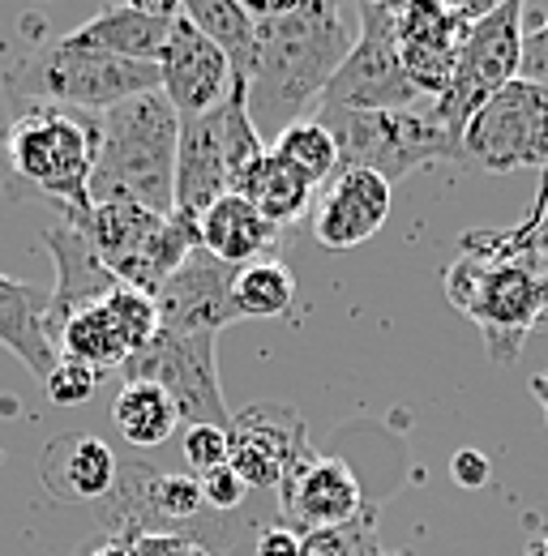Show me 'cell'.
Returning <instances> with one entry per match:
<instances>
[{"label":"cell","mask_w":548,"mask_h":556,"mask_svg":"<svg viewBox=\"0 0 548 556\" xmlns=\"http://www.w3.org/2000/svg\"><path fill=\"white\" fill-rule=\"evenodd\" d=\"M258 22L249 70V121L274 141L287 125L313 116L331 77L347 61L356 30L335 0H249Z\"/></svg>","instance_id":"6da1fadb"},{"label":"cell","mask_w":548,"mask_h":556,"mask_svg":"<svg viewBox=\"0 0 548 556\" xmlns=\"http://www.w3.org/2000/svg\"><path fill=\"white\" fill-rule=\"evenodd\" d=\"M176 138L180 116L163 90L125 99L99 116V154L90 172V206L125 202L150 214H176Z\"/></svg>","instance_id":"7a4b0ae2"},{"label":"cell","mask_w":548,"mask_h":556,"mask_svg":"<svg viewBox=\"0 0 548 556\" xmlns=\"http://www.w3.org/2000/svg\"><path fill=\"white\" fill-rule=\"evenodd\" d=\"M0 146H4L13 176L26 180L35 193L52 198L65 214V223L90 210L99 116L73 112V108H48V103H17Z\"/></svg>","instance_id":"3957f363"},{"label":"cell","mask_w":548,"mask_h":556,"mask_svg":"<svg viewBox=\"0 0 548 556\" xmlns=\"http://www.w3.org/2000/svg\"><path fill=\"white\" fill-rule=\"evenodd\" d=\"M4 94L17 103H48V108H73L103 116L108 108L159 90V65H137L108 52H90L68 43L65 35L57 43H39L22 61H13L0 77Z\"/></svg>","instance_id":"277c9868"},{"label":"cell","mask_w":548,"mask_h":556,"mask_svg":"<svg viewBox=\"0 0 548 556\" xmlns=\"http://www.w3.org/2000/svg\"><path fill=\"white\" fill-rule=\"evenodd\" d=\"M339 146V167L377 172L386 185L403 180L433 163H463V141L454 138L437 112V99H424L399 112H347L313 108Z\"/></svg>","instance_id":"5b68a950"},{"label":"cell","mask_w":548,"mask_h":556,"mask_svg":"<svg viewBox=\"0 0 548 556\" xmlns=\"http://www.w3.org/2000/svg\"><path fill=\"white\" fill-rule=\"evenodd\" d=\"M266 154V141L249 121V86L236 81L232 94L198 121H180L176 138V214L198 223L210 202L236 193L245 172Z\"/></svg>","instance_id":"8992f818"},{"label":"cell","mask_w":548,"mask_h":556,"mask_svg":"<svg viewBox=\"0 0 548 556\" xmlns=\"http://www.w3.org/2000/svg\"><path fill=\"white\" fill-rule=\"evenodd\" d=\"M73 227L90 240V249L116 275V282L137 287L146 295H154L198 249V223L180 214L163 218L125 202L90 206L82 218H73Z\"/></svg>","instance_id":"52a82bcc"},{"label":"cell","mask_w":548,"mask_h":556,"mask_svg":"<svg viewBox=\"0 0 548 556\" xmlns=\"http://www.w3.org/2000/svg\"><path fill=\"white\" fill-rule=\"evenodd\" d=\"M424 103L415 81L403 70L399 35H395V4H360L356 9V43L339 73L331 77L317 108L347 112H399Z\"/></svg>","instance_id":"ba28073f"},{"label":"cell","mask_w":548,"mask_h":556,"mask_svg":"<svg viewBox=\"0 0 548 556\" xmlns=\"http://www.w3.org/2000/svg\"><path fill=\"white\" fill-rule=\"evenodd\" d=\"M519 65H523V4L506 0L493 4L476 26L468 30L463 48H459V65H454V81L450 90L437 99V112L446 121V129L463 141L468 121L479 108L510 81H519Z\"/></svg>","instance_id":"9c48e42d"},{"label":"cell","mask_w":548,"mask_h":556,"mask_svg":"<svg viewBox=\"0 0 548 556\" xmlns=\"http://www.w3.org/2000/svg\"><path fill=\"white\" fill-rule=\"evenodd\" d=\"M463 163L506 176L523 167H548V90L536 81L501 86L463 134Z\"/></svg>","instance_id":"30bf717a"},{"label":"cell","mask_w":548,"mask_h":556,"mask_svg":"<svg viewBox=\"0 0 548 556\" xmlns=\"http://www.w3.org/2000/svg\"><path fill=\"white\" fill-rule=\"evenodd\" d=\"M219 339L214 334H172L159 330L141 351H134L121 364L125 381H154L159 390H167V399L176 403L180 419L194 424H214L227 428L232 412L219 386V359H214Z\"/></svg>","instance_id":"8fae6325"},{"label":"cell","mask_w":548,"mask_h":556,"mask_svg":"<svg viewBox=\"0 0 548 556\" xmlns=\"http://www.w3.org/2000/svg\"><path fill=\"white\" fill-rule=\"evenodd\" d=\"M493 4H395L403 70L424 99H441L454 81L459 48Z\"/></svg>","instance_id":"7c38bea8"},{"label":"cell","mask_w":548,"mask_h":556,"mask_svg":"<svg viewBox=\"0 0 548 556\" xmlns=\"http://www.w3.org/2000/svg\"><path fill=\"white\" fill-rule=\"evenodd\" d=\"M304 458H313L309 428L287 403H253L227 424V467L245 488H278Z\"/></svg>","instance_id":"4fadbf2b"},{"label":"cell","mask_w":548,"mask_h":556,"mask_svg":"<svg viewBox=\"0 0 548 556\" xmlns=\"http://www.w3.org/2000/svg\"><path fill=\"white\" fill-rule=\"evenodd\" d=\"M236 266H223L210 257L202 244L185 257V266L154 291L159 308V330L172 334H223L232 321H240L236 300H232Z\"/></svg>","instance_id":"5bb4252c"},{"label":"cell","mask_w":548,"mask_h":556,"mask_svg":"<svg viewBox=\"0 0 548 556\" xmlns=\"http://www.w3.org/2000/svg\"><path fill=\"white\" fill-rule=\"evenodd\" d=\"M232 86H236V73L227 65V56L185 13H176L167 48L159 56V90L172 103V112L180 121H198L232 94Z\"/></svg>","instance_id":"9a60e30c"},{"label":"cell","mask_w":548,"mask_h":556,"mask_svg":"<svg viewBox=\"0 0 548 556\" xmlns=\"http://www.w3.org/2000/svg\"><path fill=\"white\" fill-rule=\"evenodd\" d=\"M386 218H390V185L364 167H339L335 180L313 198V236L331 253L360 249L386 227Z\"/></svg>","instance_id":"2e32d148"},{"label":"cell","mask_w":548,"mask_h":556,"mask_svg":"<svg viewBox=\"0 0 548 556\" xmlns=\"http://www.w3.org/2000/svg\"><path fill=\"white\" fill-rule=\"evenodd\" d=\"M283 518H287V531L296 535H309V531H322V527H339L351 522L360 509H364V492L356 471L342 463V458H304L283 484Z\"/></svg>","instance_id":"e0dca14e"},{"label":"cell","mask_w":548,"mask_h":556,"mask_svg":"<svg viewBox=\"0 0 548 556\" xmlns=\"http://www.w3.org/2000/svg\"><path fill=\"white\" fill-rule=\"evenodd\" d=\"M43 244H48V253L57 262V282H52V300H48V334L57 343L61 330H65L77 313L103 304L121 282L99 262V253L90 249V240L73 223H65V218L43 231Z\"/></svg>","instance_id":"ac0fdd59"},{"label":"cell","mask_w":548,"mask_h":556,"mask_svg":"<svg viewBox=\"0 0 548 556\" xmlns=\"http://www.w3.org/2000/svg\"><path fill=\"white\" fill-rule=\"evenodd\" d=\"M180 4H108L65 39L90 52H108L137 65H159Z\"/></svg>","instance_id":"d6986e66"},{"label":"cell","mask_w":548,"mask_h":556,"mask_svg":"<svg viewBox=\"0 0 548 556\" xmlns=\"http://www.w3.org/2000/svg\"><path fill=\"white\" fill-rule=\"evenodd\" d=\"M39 476H43L48 492L61 501H103L116 492L121 463H116L112 445L99 441L95 432H65V437L48 441Z\"/></svg>","instance_id":"ffe728a7"},{"label":"cell","mask_w":548,"mask_h":556,"mask_svg":"<svg viewBox=\"0 0 548 556\" xmlns=\"http://www.w3.org/2000/svg\"><path fill=\"white\" fill-rule=\"evenodd\" d=\"M198 244H202L210 257H219L223 266H236L240 270V266L266 262V253L278 244V227L266 223L249 198L223 193L198 218Z\"/></svg>","instance_id":"44dd1931"},{"label":"cell","mask_w":548,"mask_h":556,"mask_svg":"<svg viewBox=\"0 0 548 556\" xmlns=\"http://www.w3.org/2000/svg\"><path fill=\"white\" fill-rule=\"evenodd\" d=\"M48 287L0 275V348L17 355L35 377H48L61 359L48 334Z\"/></svg>","instance_id":"7402d4cb"},{"label":"cell","mask_w":548,"mask_h":556,"mask_svg":"<svg viewBox=\"0 0 548 556\" xmlns=\"http://www.w3.org/2000/svg\"><path fill=\"white\" fill-rule=\"evenodd\" d=\"M236 193L249 198V202L258 206V214H262L266 223H274L278 231L291 227L304 210L313 206V198H317V189H313L296 167H287L278 154H271V150L245 172V180H240Z\"/></svg>","instance_id":"603a6c76"},{"label":"cell","mask_w":548,"mask_h":556,"mask_svg":"<svg viewBox=\"0 0 548 556\" xmlns=\"http://www.w3.org/2000/svg\"><path fill=\"white\" fill-rule=\"evenodd\" d=\"M112 419L121 428V437L134 450H159L176 437L180 428V412L167 399V390H159L154 381H125L116 403H112Z\"/></svg>","instance_id":"cb8c5ba5"},{"label":"cell","mask_w":548,"mask_h":556,"mask_svg":"<svg viewBox=\"0 0 548 556\" xmlns=\"http://www.w3.org/2000/svg\"><path fill=\"white\" fill-rule=\"evenodd\" d=\"M180 13L202 30L205 39L227 56L236 81H249L253 70V43H258V22L249 17L245 4L236 0H185Z\"/></svg>","instance_id":"d4e9b609"},{"label":"cell","mask_w":548,"mask_h":556,"mask_svg":"<svg viewBox=\"0 0 548 556\" xmlns=\"http://www.w3.org/2000/svg\"><path fill=\"white\" fill-rule=\"evenodd\" d=\"M266 150L278 154L287 167H296L313 189H326L339 172V146L331 138V129L317 116H304L296 125H287L274 141H266Z\"/></svg>","instance_id":"484cf974"},{"label":"cell","mask_w":548,"mask_h":556,"mask_svg":"<svg viewBox=\"0 0 548 556\" xmlns=\"http://www.w3.org/2000/svg\"><path fill=\"white\" fill-rule=\"evenodd\" d=\"M57 355H61V359H73V364H86V368H95V372L103 377L108 368H121V364L129 359V348H125V339L116 334V326L108 321L103 304H95V308L77 313L65 330H61Z\"/></svg>","instance_id":"4316f807"},{"label":"cell","mask_w":548,"mask_h":556,"mask_svg":"<svg viewBox=\"0 0 548 556\" xmlns=\"http://www.w3.org/2000/svg\"><path fill=\"white\" fill-rule=\"evenodd\" d=\"M232 300L240 317H283L296 304V275L283 262H253L240 266L232 282Z\"/></svg>","instance_id":"83f0119b"},{"label":"cell","mask_w":548,"mask_h":556,"mask_svg":"<svg viewBox=\"0 0 548 556\" xmlns=\"http://www.w3.org/2000/svg\"><path fill=\"white\" fill-rule=\"evenodd\" d=\"M377 553H386V548L377 540V514L369 505L351 522L300 535V556H377Z\"/></svg>","instance_id":"f1b7e54d"},{"label":"cell","mask_w":548,"mask_h":556,"mask_svg":"<svg viewBox=\"0 0 548 556\" xmlns=\"http://www.w3.org/2000/svg\"><path fill=\"white\" fill-rule=\"evenodd\" d=\"M103 313H108V321L116 326V334L125 339V348L129 355L141 351L154 334H159V308H154V295H146V291H137V287H116L108 300H103Z\"/></svg>","instance_id":"f546056e"},{"label":"cell","mask_w":548,"mask_h":556,"mask_svg":"<svg viewBox=\"0 0 548 556\" xmlns=\"http://www.w3.org/2000/svg\"><path fill=\"white\" fill-rule=\"evenodd\" d=\"M146 505H150V514H159L167 522H189L202 514V484L194 471L189 476H180V471L176 476H150Z\"/></svg>","instance_id":"4dcf8cb0"},{"label":"cell","mask_w":548,"mask_h":556,"mask_svg":"<svg viewBox=\"0 0 548 556\" xmlns=\"http://www.w3.org/2000/svg\"><path fill=\"white\" fill-rule=\"evenodd\" d=\"M43 390L57 407H82L95 399L99 390V372L86 368V364H73V359H57V368L43 377Z\"/></svg>","instance_id":"1f68e13d"},{"label":"cell","mask_w":548,"mask_h":556,"mask_svg":"<svg viewBox=\"0 0 548 556\" xmlns=\"http://www.w3.org/2000/svg\"><path fill=\"white\" fill-rule=\"evenodd\" d=\"M185 463L194 467V476H205L214 467L227 463V428L214 424H194L185 432Z\"/></svg>","instance_id":"d6a6232c"},{"label":"cell","mask_w":548,"mask_h":556,"mask_svg":"<svg viewBox=\"0 0 548 556\" xmlns=\"http://www.w3.org/2000/svg\"><path fill=\"white\" fill-rule=\"evenodd\" d=\"M198 484H202V505L210 509H219V514H232V509H240L245 505V480L223 463V467H214V471H205L198 476Z\"/></svg>","instance_id":"836d02e7"},{"label":"cell","mask_w":548,"mask_h":556,"mask_svg":"<svg viewBox=\"0 0 548 556\" xmlns=\"http://www.w3.org/2000/svg\"><path fill=\"white\" fill-rule=\"evenodd\" d=\"M519 77L523 81H536L548 90V22L532 26L523 35V65H519Z\"/></svg>","instance_id":"e575fe53"},{"label":"cell","mask_w":548,"mask_h":556,"mask_svg":"<svg viewBox=\"0 0 548 556\" xmlns=\"http://www.w3.org/2000/svg\"><path fill=\"white\" fill-rule=\"evenodd\" d=\"M450 476H454L459 488H484L493 480V463H488V454H479V450H459V454L450 458Z\"/></svg>","instance_id":"d590c367"},{"label":"cell","mask_w":548,"mask_h":556,"mask_svg":"<svg viewBox=\"0 0 548 556\" xmlns=\"http://www.w3.org/2000/svg\"><path fill=\"white\" fill-rule=\"evenodd\" d=\"M253 556H300V535L287 531L283 522H278V527H266V531H258Z\"/></svg>","instance_id":"8d00e7d4"},{"label":"cell","mask_w":548,"mask_h":556,"mask_svg":"<svg viewBox=\"0 0 548 556\" xmlns=\"http://www.w3.org/2000/svg\"><path fill=\"white\" fill-rule=\"evenodd\" d=\"M532 394H536V403L545 407V424H548V368H545V372H536V377H532Z\"/></svg>","instance_id":"74e56055"},{"label":"cell","mask_w":548,"mask_h":556,"mask_svg":"<svg viewBox=\"0 0 548 556\" xmlns=\"http://www.w3.org/2000/svg\"><path fill=\"white\" fill-rule=\"evenodd\" d=\"M532 556H548V535L540 540V544H536V548H532Z\"/></svg>","instance_id":"f35d334b"},{"label":"cell","mask_w":548,"mask_h":556,"mask_svg":"<svg viewBox=\"0 0 548 556\" xmlns=\"http://www.w3.org/2000/svg\"><path fill=\"white\" fill-rule=\"evenodd\" d=\"M377 556H415V548H395V553H377Z\"/></svg>","instance_id":"ab89813d"},{"label":"cell","mask_w":548,"mask_h":556,"mask_svg":"<svg viewBox=\"0 0 548 556\" xmlns=\"http://www.w3.org/2000/svg\"><path fill=\"white\" fill-rule=\"evenodd\" d=\"M0 141H4V129H0Z\"/></svg>","instance_id":"60d3db41"},{"label":"cell","mask_w":548,"mask_h":556,"mask_svg":"<svg viewBox=\"0 0 548 556\" xmlns=\"http://www.w3.org/2000/svg\"><path fill=\"white\" fill-rule=\"evenodd\" d=\"M545 176H548V167H545Z\"/></svg>","instance_id":"b9f144b4"}]
</instances>
